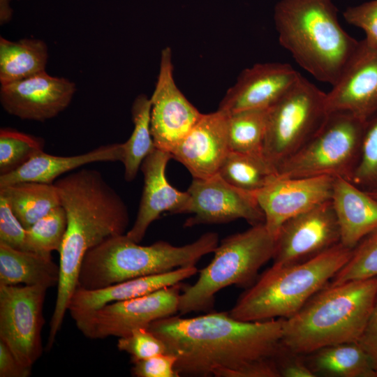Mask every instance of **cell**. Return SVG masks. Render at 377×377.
Here are the masks:
<instances>
[{"mask_svg":"<svg viewBox=\"0 0 377 377\" xmlns=\"http://www.w3.org/2000/svg\"><path fill=\"white\" fill-rule=\"evenodd\" d=\"M283 319L242 321L229 312H209L171 316L148 329L176 357L179 376L280 377Z\"/></svg>","mask_w":377,"mask_h":377,"instance_id":"6da1fadb","label":"cell"},{"mask_svg":"<svg viewBox=\"0 0 377 377\" xmlns=\"http://www.w3.org/2000/svg\"><path fill=\"white\" fill-rule=\"evenodd\" d=\"M54 184L68 223L59 252L60 278L46 350L61 330L86 253L108 238L125 234L129 224L127 206L99 171L82 168Z\"/></svg>","mask_w":377,"mask_h":377,"instance_id":"7a4b0ae2","label":"cell"},{"mask_svg":"<svg viewBox=\"0 0 377 377\" xmlns=\"http://www.w3.org/2000/svg\"><path fill=\"white\" fill-rule=\"evenodd\" d=\"M274 21L280 45L315 79L331 86L360 44L341 27L332 0H280Z\"/></svg>","mask_w":377,"mask_h":377,"instance_id":"3957f363","label":"cell"},{"mask_svg":"<svg viewBox=\"0 0 377 377\" xmlns=\"http://www.w3.org/2000/svg\"><path fill=\"white\" fill-rule=\"evenodd\" d=\"M377 299V276L328 283L295 314L283 319L282 343L302 355L357 342Z\"/></svg>","mask_w":377,"mask_h":377,"instance_id":"277c9868","label":"cell"},{"mask_svg":"<svg viewBox=\"0 0 377 377\" xmlns=\"http://www.w3.org/2000/svg\"><path fill=\"white\" fill-rule=\"evenodd\" d=\"M218 244L219 236L212 232L181 246L165 241L142 246L126 233L113 236L86 253L77 288L96 290L135 278L195 266L202 257L214 252Z\"/></svg>","mask_w":377,"mask_h":377,"instance_id":"5b68a950","label":"cell"},{"mask_svg":"<svg viewBox=\"0 0 377 377\" xmlns=\"http://www.w3.org/2000/svg\"><path fill=\"white\" fill-rule=\"evenodd\" d=\"M352 252L339 244L303 263L272 265L239 297L229 314L242 321L291 317L329 283Z\"/></svg>","mask_w":377,"mask_h":377,"instance_id":"8992f818","label":"cell"},{"mask_svg":"<svg viewBox=\"0 0 377 377\" xmlns=\"http://www.w3.org/2000/svg\"><path fill=\"white\" fill-rule=\"evenodd\" d=\"M275 237L265 223L231 235L221 240L209 264L198 270V280L183 287L179 296L180 315L212 310L215 295L230 286L248 288L257 280L260 269L272 259Z\"/></svg>","mask_w":377,"mask_h":377,"instance_id":"52a82bcc","label":"cell"},{"mask_svg":"<svg viewBox=\"0 0 377 377\" xmlns=\"http://www.w3.org/2000/svg\"><path fill=\"white\" fill-rule=\"evenodd\" d=\"M365 123L348 112H329L313 137L279 166L277 176H329L351 181L360 159Z\"/></svg>","mask_w":377,"mask_h":377,"instance_id":"ba28073f","label":"cell"},{"mask_svg":"<svg viewBox=\"0 0 377 377\" xmlns=\"http://www.w3.org/2000/svg\"><path fill=\"white\" fill-rule=\"evenodd\" d=\"M328 114L327 93L300 75L268 109L263 154L276 172L313 137Z\"/></svg>","mask_w":377,"mask_h":377,"instance_id":"9c48e42d","label":"cell"},{"mask_svg":"<svg viewBox=\"0 0 377 377\" xmlns=\"http://www.w3.org/2000/svg\"><path fill=\"white\" fill-rule=\"evenodd\" d=\"M181 283L138 297L107 304L73 320L87 338L122 337L179 310Z\"/></svg>","mask_w":377,"mask_h":377,"instance_id":"30bf717a","label":"cell"},{"mask_svg":"<svg viewBox=\"0 0 377 377\" xmlns=\"http://www.w3.org/2000/svg\"><path fill=\"white\" fill-rule=\"evenodd\" d=\"M47 288L0 285V340L24 365L32 367L43 352V304Z\"/></svg>","mask_w":377,"mask_h":377,"instance_id":"8fae6325","label":"cell"},{"mask_svg":"<svg viewBox=\"0 0 377 377\" xmlns=\"http://www.w3.org/2000/svg\"><path fill=\"white\" fill-rule=\"evenodd\" d=\"M331 200L286 221L275 237L273 265H290L311 260L341 244Z\"/></svg>","mask_w":377,"mask_h":377,"instance_id":"7c38bea8","label":"cell"},{"mask_svg":"<svg viewBox=\"0 0 377 377\" xmlns=\"http://www.w3.org/2000/svg\"><path fill=\"white\" fill-rule=\"evenodd\" d=\"M150 128L156 148L170 151L186 136L202 115L175 84L172 50L161 52L159 73L150 97Z\"/></svg>","mask_w":377,"mask_h":377,"instance_id":"4fadbf2b","label":"cell"},{"mask_svg":"<svg viewBox=\"0 0 377 377\" xmlns=\"http://www.w3.org/2000/svg\"><path fill=\"white\" fill-rule=\"evenodd\" d=\"M187 192L190 201L184 227L224 223L238 219L251 226L265 223V216L255 194L233 186L218 173L206 179L193 178Z\"/></svg>","mask_w":377,"mask_h":377,"instance_id":"5bb4252c","label":"cell"},{"mask_svg":"<svg viewBox=\"0 0 377 377\" xmlns=\"http://www.w3.org/2000/svg\"><path fill=\"white\" fill-rule=\"evenodd\" d=\"M334 181L329 176H276L254 193L268 231L276 237L286 221L330 200Z\"/></svg>","mask_w":377,"mask_h":377,"instance_id":"9a60e30c","label":"cell"},{"mask_svg":"<svg viewBox=\"0 0 377 377\" xmlns=\"http://www.w3.org/2000/svg\"><path fill=\"white\" fill-rule=\"evenodd\" d=\"M75 91L74 82L44 71L1 85L0 102L11 115L21 119L45 121L63 112Z\"/></svg>","mask_w":377,"mask_h":377,"instance_id":"2e32d148","label":"cell"},{"mask_svg":"<svg viewBox=\"0 0 377 377\" xmlns=\"http://www.w3.org/2000/svg\"><path fill=\"white\" fill-rule=\"evenodd\" d=\"M328 112H345L367 121L377 114V49L364 40L327 93Z\"/></svg>","mask_w":377,"mask_h":377,"instance_id":"e0dca14e","label":"cell"},{"mask_svg":"<svg viewBox=\"0 0 377 377\" xmlns=\"http://www.w3.org/2000/svg\"><path fill=\"white\" fill-rule=\"evenodd\" d=\"M300 74L290 64L268 62L244 69L228 89L219 109L228 114L268 109L295 83Z\"/></svg>","mask_w":377,"mask_h":377,"instance_id":"ac0fdd59","label":"cell"},{"mask_svg":"<svg viewBox=\"0 0 377 377\" xmlns=\"http://www.w3.org/2000/svg\"><path fill=\"white\" fill-rule=\"evenodd\" d=\"M170 158L169 152L156 148L141 164L144 177L142 197L134 223L126 232L137 243L162 213L184 214L188 209L190 196L187 191L177 190L167 179L165 169Z\"/></svg>","mask_w":377,"mask_h":377,"instance_id":"d6986e66","label":"cell"},{"mask_svg":"<svg viewBox=\"0 0 377 377\" xmlns=\"http://www.w3.org/2000/svg\"><path fill=\"white\" fill-rule=\"evenodd\" d=\"M228 114L218 109L200 119L170 151L172 158L183 164L193 178L216 175L229 151Z\"/></svg>","mask_w":377,"mask_h":377,"instance_id":"ffe728a7","label":"cell"},{"mask_svg":"<svg viewBox=\"0 0 377 377\" xmlns=\"http://www.w3.org/2000/svg\"><path fill=\"white\" fill-rule=\"evenodd\" d=\"M197 272L198 269L195 265L164 274L135 278L96 290L77 288L71 299L68 311L74 320L107 304L138 297L179 283Z\"/></svg>","mask_w":377,"mask_h":377,"instance_id":"44dd1931","label":"cell"},{"mask_svg":"<svg viewBox=\"0 0 377 377\" xmlns=\"http://www.w3.org/2000/svg\"><path fill=\"white\" fill-rule=\"evenodd\" d=\"M331 201L339 227L340 243L353 249L377 230V200L343 178H334Z\"/></svg>","mask_w":377,"mask_h":377,"instance_id":"7402d4cb","label":"cell"},{"mask_svg":"<svg viewBox=\"0 0 377 377\" xmlns=\"http://www.w3.org/2000/svg\"><path fill=\"white\" fill-rule=\"evenodd\" d=\"M122 143L101 145L84 154L61 156L41 151L20 168L0 175V188L22 182L53 184L63 174L95 162L122 161Z\"/></svg>","mask_w":377,"mask_h":377,"instance_id":"603a6c76","label":"cell"},{"mask_svg":"<svg viewBox=\"0 0 377 377\" xmlns=\"http://www.w3.org/2000/svg\"><path fill=\"white\" fill-rule=\"evenodd\" d=\"M59 265L52 256L19 250L0 244V285L57 286Z\"/></svg>","mask_w":377,"mask_h":377,"instance_id":"cb8c5ba5","label":"cell"},{"mask_svg":"<svg viewBox=\"0 0 377 377\" xmlns=\"http://www.w3.org/2000/svg\"><path fill=\"white\" fill-rule=\"evenodd\" d=\"M306 355L316 376L377 377L371 358L358 342L325 346Z\"/></svg>","mask_w":377,"mask_h":377,"instance_id":"d4e9b609","label":"cell"},{"mask_svg":"<svg viewBox=\"0 0 377 377\" xmlns=\"http://www.w3.org/2000/svg\"><path fill=\"white\" fill-rule=\"evenodd\" d=\"M48 48L39 39L11 41L0 37L1 85L19 81L45 71Z\"/></svg>","mask_w":377,"mask_h":377,"instance_id":"484cf974","label":"cell"},{"mask_svg":"<svg viewBox=\"0 0 377 377\" xmlns=\"http://www.w3.org/2000/svg\"><path fill=\"white\" fill-rule=\"evenodd\" d=\"M0 195L25 228L30 227L53 208L61 205L55 184L22 182L0 188Z\"/></svg>","mask_w":377,"mask_h":377,"instance_id":"4316f807","label":"cell"},{"mask_svg":"<svg viewBox=\"0 0 377 377\" xmlns=\"http://www.w3.org/2000/svg\"><path fill=\"white\" fill-rule=\"evenodd\" d=\"M151 103L145 94L138 95L131 107V117L134 128L129 138L123 144L124 179L133 181L140 169L144 159L156 147L150 128Z\"/></svg>","mask_w":377,"mask_h":377,"instance_id":"83f0119b","label":"cell"},{"mask_svg":"<svg viewBox=\"0 0 377 377\" xmlns=\"http://www.w3.org/2000/svg\"><path fill=\"white\" fill-rule=\"evenodd\" d=\"M268 109L248 110L228 114L229 151L265 158Z\"/></svg>","mask_w":377,"mask_h":377,"instance_id":"f1b7e54d","label":"cell"},{"mask_svg":"<svg viewBox=\"0 0 377 377\" xmlns=\"http://www.w3.org/2000/svg\"><path fill=\"white\" fill-rule=\"evenodd\" d=\"M218 174L239 189L255 193L276 176L265 158L229 151Z\"/></svg>","mask_w":377,"mask_h":377,"instance_id":"f546056e","label":"cell"},{"mask_svg":"<svg viewBox=\"0 0 377 377\" xmlns=\"http://www.w3.org/2000/svg\"><path fill=\"white\" fill-rule=\"evenodd\" d=\"M64 208L59 205L26 228L24 250L51 256L59 252L67 228Z\"/></svg>","mask_w":377,"mask_h":377,"instance_id":"4dcf8cb0","label":"cell"},{"mask_svg":"<svg viewBox=\"0 0 377 377\" xmlns=\"http://www.w3.org/2000/svg\"><path fill=\"white\" fill-rule=\"evenodd\" d=\"M44 140L11 128L0 130V175L16 170L43 151Z\"/></svg>","mask_w":377,"mask_h":377,"instance_id":"1f68e13d","label":"cell"},{"mask_svg":"<svg viewBox=\"0 0 377 377\" xmlns=\"http://www.w3.org/2000/svg\"><path fill=\"white\" fill-rule=\"evenodd\" d=\"M377 276V230L364 238L353 249L346 264L330 284Z\"/></svg>","mask_w":377,"mask_h":377,"instance_id":"d6a6232c","label":"cell"},{"mask_svg":"<svg viewBox=\"0 0 377 377\" xmlns=\"http://www.w3.org/2000/svg\"><path fill=\"white\" fill-rule=\"evenodd\" d=\"M350 182L366 191L377 190V114L365 123L360 159Z\"/></svg>","mask_w":377,"mask_h":377,"instance_id":"836d02e7","label":"cell"},{"mask_svg":"<svg viewBox=\"0 0 377 377\" xmlns=\"http://www.w3.org/2000/svg\"><path fill=\"white\" fill-rule=\"evenodd\" d=\"M117 348L129 354L131 363L154 355L166 353V347L161 339L148 328H139L129 334L119 337Z\"/></svg>","mask_w":377,"mask_h":377,"instance_id":"e575fe53","label":"cell"},{"mask_svg":"<svg viewBox=\"0 0 377 377\" xmlns=\"http://www.w3.org/2000/svg\"><path fill=\"white\" fill-rule=\"evenodd\" d=\"M345 20L365 34L364 41L377 49V0H371L347 8L343 13Z\"/></svg>","mask_w":377,"mask_h":377,"instance_id":"d590c367","label":"cell"},{"mask_svg":"<svg viewBox=\"0 0 377 377\" xmlns=\"http://www.w3.org/2000/svg\"><path fill=\"white\" fill-rule=\"evenodd\" d=\"M26 228L13 213L7 200L0 195V244L24 250Z\"/></svg>","mask_w":377,"mask_h":377,"instance_id":"8d00e7d4","label":"cell"},{"mask_svg":"<svg viewBox=\"0 0 377 377\" xmlns=\"http://www.w3.org/2000/svg\"><path fill=\"white\" fill-rule=\"evenodd\" d=\"M176 360L169 353L158 354L133 363L131 374L136 377H179Z\"/></svg>","mask_w":377,"mask_h":377,"instance_id":"74e56055","label":"cell"},{"mask_svg":"<svg viewBox=\"0 0 377 377\" xmlns=\"http://www.w3.org/2000/svg\"><path fill=\"white\" fill-rule=\"evenodd\" d=\"M303 357L285 348L278 360L280 377H315Z\"/></svg>","mask_w":377,"mask_h":377,"instance_id":"f35d334b","label":"cell"},{"mask_svg":"<svg viewBox=\"0 0 377 377\" xmlns=\"http://www.w3.org/2000/svg\"><path fill=\"white\" fill-rule=\"evenodd\" d=\"M31 368L22 364L0 340V377H28L31 374Z\"/></svg>","mask_w":377,"mask_h":377,"instance_id":"ab89813d","label":"cell"},{"mask_svg":"<svg viewBox=\"0 0 377 377\" xmlns=\"http://www.w3.org/2000/svg\"><path fill=\"white\" fill-rule=\"evenodd\" d=\"M357 342L371 358L377 373V299Z\"/></svg>","mask_w":377,"mask_h":377,"instance_id":"60d3db41","label":"cell"},{"mask_svg":"<svg viewBox=\"0 0 377 377\" xmlns=\"http://www.w3.org/2000/svg\"><path fill=\"white\" fill-rule=\"evenodd\" d=\"M11 0H0V24L3 25L12 17L13 10L10 6Z\"/></svg>","mask_w":377,"mask_h":377,"instance_id":"b9f144b4","label":"cell"},{"mask_svg":"<svg viewBox=\"0 0 377 377\" xmlns=\"http://www.w3.org/2000/svg\"><path fill=\"white\" fill-rule=\"evenodd\" d=\"M371 195L377 200V190L372 191H367Z\"/></svg>","mask_w":377,"mask_h":377,"instance_id":"7bdbcfd3","label":"cell"}]
</instances>
